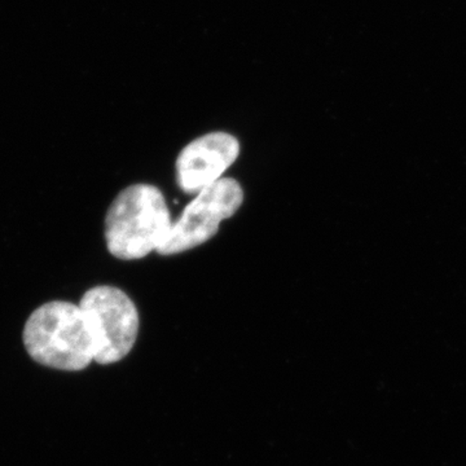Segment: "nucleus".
Returning a JSON list of instances; mask_svg holds the SVG:
<instances>
[{
  "mask_svg": "<svg viewBox=\"0 0 466 466\" xmlns=\"http://www.w3.org/2000/svg\"><path fill=\"white\" fill-rule=\"evenodd\" d=\"M27 354L42 366L82 370L96 357V341L81 306L52 300L33 311L24 328Z\"/></svg>",
  "mask_w": 466,
  "mask_h": 466,
  "instance_id": "f257e3e1",
  "label": "nucleus"
},
{
  "mask_svg": "<svg viewBox=\"0 0 466 466\" xmlns=\"http://www.w3.org/2000/svg\"><path fill=\"white\" fill-rule=\"evenodd\" d=\"M173 220L157 187H127L110 205L106 218V247L119 259L144 258L158 250L170 232Z\"/></svg>",
  "mask_w": 466,
  "mask_h": 466,
  "instance_id": "f03ea898",
  "label": "nucleus"
},
{
  "mask_svg": "<svg viewBox=\"0 0 466 466\" xmlns=\"http://www.w3.org/2000/svg\"><path fill=\"white\" fill-rule=\"evenodd\" d=\"M79 306L91 325L99 364L122 360L134 348L139 314L130 297L118 288L100 285L86 291Z\"/></svg>",
  "mask_w": 466,
  "mask_h": 466,
  "instance_id": "7ed1b4c3",
  "label": "nucleus"
},
{
  "mask_svg": "<svg viewBox=\"0 0 466 466\" xmlns=\"http://www.w3.org/2000/svg\"><path fill=\"white\" fill-rule=\"evenodd\" d=\"M244 192L231 177H222L202 189L187 205L182 216L173 222L167 238L157 250L162 256H173L210 240L222 220L231 218L240 208Z\"/></svg>",
  "mask_w": 466,
  "mask_h": 466,
  "instance_id": "20e7f679",
  "label": "nucleus"
},
{
  "mask_svg": "<svg viewBox=\"0 0 466 466\" xmlns=\"http://www.w3.org/2000/svg\"><path fill=\"white\" fill-rule=\"evenodd\" d=\"M240 155V144L232 135L211 133L193 140L177 159V183L186 193L198 195L222 179Z\"/></svg>",
  "mask_w": 466,
  "mask_h": 466,
  "instance_id": "39448f33",
  "label": "nucleus"
}]
</instances>
